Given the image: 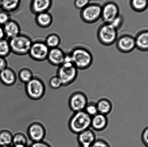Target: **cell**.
Listing matches in <instances>:
<instances>
[{
	"label": "cell",
	"instance_id": "cell-18",
	"mask_svg": "<svg viewBox=\"0 0 148 147\" xmlns=\"http://www.w3.org/2000/svg\"><path fill=\"white\" fill-rule=\"evenodd\" d=\"M108 125V119L105 115L98 113L91 117V127L94 130L101 131L105 129Z\"/></svg>",
	"mask_w": 148,
	"mask_h": 147
},
{
	"label": "cell",
	"instance_id": "cell-9",
	"mask_svg": "<svg viewBox=\"0 0 148 147\" xmlns=\"http://www.w3.org/2000/svg\"><path fill=\"white\" fill-rule=\"evenodd\" d=\"M119 15V8L114 1H108L101 6V18L104 23H111Z\"/></svg>",
	"mask_w": 148,
	"mask_h": 147
},
{
	"label": "cell",
	"instance_id": "cell-39",
	"mask_svg": "<svg viewBox=\"0 0 148 147\" xmlns=\"http://www.w3.org/2000/svg\"><path fill=\"white\" fill-rule=\"evenodd\" d=\"M2 7V0H0V9Z\"/></svg>",
	"mask_w": 148,
	"mask_h": 147
},
{
	"label": "cell",
	"instance_id": "cell-27",
	"mask_svg": "<svg viewBox=\"0 0 148 147\" xmlns=\"http://www.w3.org/2000/svg\"><path fill=\"white\" fill-rule=\"evenodd\" d=\"M18 77L20 81L26 84L31 80L34 76L31 70L27 68H24L19 72Z\"/></svg>",
	"mask_w": 148,
	"mask_h": 147
},
{
	"label": "cell",
	"instance_id": "cell-25",
	"mask_svg": "<svg viewBox=\"0 0 148 147\" xmlns=\"http://www.w3.org/2000/svg\"><path fill=\"white\" fill-rule=\"evenodd\" d=\"M130 5L134 11L143 12L147 8L148 0H130Z\"/></svg>",
	"mask_w": 148,
	"mask_h": 147
},
{
	"label": "cell",
	"instance_id": "cell-17",
	"mask_svg": "<svg viewBox=\"0 0 148 147\" xmlns=\"http://www.w3.org/2000/svg\"><path fill=\"white\" fill-rule=\"evenodd\" d=\"M5 33V38L10 39L20 35L21 28L19 24L16 21L10 20L3 26Z\"/></svg>",
	"mask_w": 148,
	"mask_h": 147
},
{
	"label": "cell",
	"instance_id": "cell-13",
	"mask_svg": "<svg viewBox=\"0 0 148 147\" xmlns=\"http://www.w3.org/2000/svg\"><path fill=\"white\" fill-rule=\"evenodd\" d=\"M66 55L64 51L59 47L50 49L47 60L51 64L59 67L64 62Z\"/></svg>",
	"mask_w": 148,
	"mask_h": 147
},
{
	"label": "cell",
	"instance_id": "cell-29",
	"mask_svg": "<svg viewBox=\"0 0 148 147\" xmlns=\"http://www.w3.org/2000/svg\"><path fill=\"white\" fill-rule=\"evenodd\" d=\"M84 111L91 117L98 113L96 104H88Z\"/></svg>",
	"mask_w": 148,
	"mask_h": 147
},
{
	"label": "cell",
	"instance_id": "cell-11",
	"mask_svg": "<svg viewBox=\"0 0 148 147\" xmlns=\"http://www.w3.org/2000/svg\"><path fill=\"white\" fill-rule=\"evenodd\" d=\"M27 134L29 138L33 142H41L45 137L46 129L41 123L34 122L28 127Z\"/></svg>",
	"mask_w": 148,
	"mask_h": 147
},
{
	"label": "cell",
	"instance_id": "cell-10",
	"mask_svg": "<svg viewBox=\"0 0 148 147\" xmlns=\"http://www.w3.org/2000/svg\"><path fill=\"white\" fill-rule=\"evenodd\" d=\"M88 104L86 96L82 92H75L71 96L69 99V107L74 112L84 110Z\"/></svg>",
	"mask_w": 148,
	"mask_h": 147
},
{
	"label": "cell",
	"instance_id": "cell-30",
	"mask_svg": "<svg viewBox=\"0 0 148 147\" xmlns=\"http://www.w3.org/2000/svg\"><path fill=\"white\" fill-rule=\"evenodd\" d=\"M49 85L50 87L53 89H59L63 86L60 79L57 76L51 78L49 81Z\"/></svg>",
	"mask_w": 148,
	"mask_h": 147
},
{
	"label": "cell",
	"instance_id": "cell-35",
	"mask_svg": "<svg viewBox=\"0 0 148 147\" xmlns=\"http://www.w3.org/2000/svg\"><path fill=\"white\" fill-rule=\"evenodd\" d=\"M142 140L146 147L148 146V128L146 127L143 130L142 135Z\"/></svg>",
	"mask_w": 148,
	"mask_h": 147
},
{
	"label": "cell",
	"instance_id": "cell-24",
	"mask_svg": "<svg viewBox=\"0 0 148 147\" xmlns=\"http://www.w3.org/2000/svg\"><path fill=\"white\" fill-rule=\"evenodd\" d=\"M13 136L10 131L3 130L0 132V146H11Z\"/></svg>",
	"mask_w": 148,
	"mask_h": 147
},
{
	"label": "cell",
	"instance_id": "cell-32",
	"mask_svg": "<svg viewBox=\"0 0 148 147\" xmlns=\"http://www.w3.org/2000/svg\"><path fill=\"white\" fill-rule=\"evenodd\" d=\"M123 21H124L123 17L120 14L110 24H111L116 29L118 30L122 25Z\"/></svg>",
	"mask_w": 148,
	"mask_h": 147
},
{
	"label": "cell",
	"instance_id": "cell-40",
	"mask_svg": "<svg viewBox=\"0 0 148 147\" xmlns=\"http://www.w3.org/2000/svg\"><path fill=\"white\" fill-rule=\"evenodd\" d=\"M0 147H13L12 146H0Z\"/></svg>",
	"mask_w": 148,
	"mask_h": 147
},
{
	"label": "cell",
	"instance_id": "cell-31",
	"mask_svg": "<svg viewBox=\"0 0 148 147\" xmlns=\"http://www.w3.org/2000/svg\"><path fill=\"white\" fill-rule=\"evenodd\" d=\"M11 19L10 13L3 10L0 11V25L3 26Z\"/></svg>",
	"mask_w": 148,
	"mask_h": 147
},
{
	"label": "cell",
	"instance_id": "cell-8",
	"mask_svg": "<svg viewBox=\"0 0 148 147\" xmlns=\"http://www.w3.org/2000/svg\"><path fill=\"white\" fill-rule=\"evenodd\" d=\"M50 49L45 42L37 41L33 42L28 54L33 60L42 62L47 60Z\"/></svg>",
	"mask_w": 148,
	"mask_h": 147
},
{
	"label": "cell",
	"instance_id": "cell-5",
	"mask_svg": "<svg viewBox=\"0 0 148 147\" xmlns=\"http://www.w3.org/2000/svg\"><path fill=\"white\" fill-rule=\"evenodd\" d=\"M117 30L110 23H104L98 29L97 37L100 42L106 46L112 45L117 38Z\"/></svg>",
	"mask_w": 148,
	"mask_h": 147
},
{
	"label": "cell",
	"instance_id": "cell-23",
	"mask_svg": "<svg viewBox=\"0 0 148 147\" xmlns=\"http://www.w3.org/2000/svg\"><path fill=\"white\" fill-rule=\"evenodd\" d=\"M27 142L25 135L21 132H18L13 136L12 145L13 147H25L27 146Z\"/></svg>",
	"mask_w": 148,
	"mask_h": 147
},
{
	"label": "cell",
	"instance_id": "cell-12",
	"mask_svg": "<svg viewBox=\"0 0 148 147\" xmlns=\"http://www.w3.org/2000/svg\"><path fill=\"white\" fill-rule=\"evenodd\" d=\"M117 48L124 53L131 52L136 48L135 38L130 35H123L120 36L116 41Z\"/></svg>",
	"mask_w": 148,
	"mask_h": 147
},
{
	"label": "cell",
	"instance_id": "cell-28",
	"mask_svg": "<svg viewBox=\"0 0 148 147\" xmlns=\"http://www.w3.org/2000/svg\"><path fill=\"white\" fill-rule=\"evenodd\" d=\"M11 53L9 40L6 38L0 40V57L5 58Z\"/></svg>",
	"mask_w": 148,
	"mask_h": 147
},
{
	"label": "cell",
	"instance_id": "cell-1",
	"mask_svg": "<svg viewBox=\"0 0 148 147\" xmlns=\"http://www.w3.org/2000/svg\"><path fill=\"white\" fill-rule=\"evenodd\" d=\"M71 62L78 69L84 70L90 67L93 61L92 53L85 47H75L69 54Z\"/></svg>",
	"mask_w": 148,
	"mask_h": 147
},
{
	"label": "cell",
	"instance_id": "cell-15",
	"mask_svg": "<svg viewBox=\"0 0 148 147\" xmlns=\"http://www.w3.org/2000/svg\"><path fill=\"white\" fill-rule=\"evenodd\" d=\"M52 4V0H32L30 10L33 14L36 15L48 12L51 7Z\"/></svg>",
	"mask_w": 148,
	"mask_h": 147
},
{
	"label": "cell",
	"instance_id": "cell-38",
	"mask_svg": "<svg viewBox=\"0 0 148 147\" xmlns=\"http://www.w3.org/2000/svg\"><path fill=\"white\" fill-rule=\"evenodd\" d=\"M5 38L3 27V26L0 25V40Z\"/></svg>",
	"mask_w": 148,
	"mask_h": 147
},
{
	"label": "cell",
	"instance_id": "cell-19",
	"mask_svg": "<svg viewBox=\"0 0 148 147\" xmlns=\"http://www.w3.org/2000/svg\"><path fill=\"white\" fill-rule=\"evenodd\" d=\"M135 38L136 47L141 51L148 50V32L147 30L140 31Z\"/></svg>",
	"mask_w": 148,
	"mask_h": 147
},
{
	"label": "cell",
	"instance_id": "cell-37",
	"mask_svg": "<svg viewBox=\"0 0 148 147\" xmlns=\"http://www.w3.org/2000/svg\"><path fill=\"white\" fill-rule=\"evenodd\" d=\"M8 63L5 58L0 57V72L7 67Z\"/></svg>",
	"mask_w": 148,
	"mask_h": 147
},
{
	"label": "cell",
	"instance_id": "cell-36",
	"mask_svg": "<svg viewBox=\"0 0 148 147\" xmlns=\"http://www.w3.org/2000/svg\"><path fill=\"white\" fill-rule=\"evenodd\" d=\"M30 147H51L46 142H33Z\"/></svg>",
	"mask_w": 148,
	"mask_h": 147
},
{
	"label": "cell",
	"instance_id": "cell-16",
	"mask_svg": "<svg viewBox=\"0 0 148 147\" xmlns=\"http://www.w3.org/2000/svg\"><path fill=\"white\" fill-rule=\"evenodd\" d=\"M17 80L15 72L8 67L0 72V81L7 86H11L15 84Z\"/></svg>",
	"mask_w": 148,
	"mask_h": 147
},
{
	"label": "cell",
	"instance_id": "cell-4",
	"mask_svg": "<svg viewBox=\"0 0 148 147\" xmlns=\"http://www.w3.org/2000/svg\"><path fill=\"white\" fill-rule=\"evenodd\" d=\"M77 75L78 69L71 62H64L58 69L57 76L63 86H67L73 83Z\"/></svg>",
	"mask_w": 148,
	"mask_h": 147
},
{
	"label": "cell",
	"instance_id": "cell-14",
	"mask_svg": "<svg viewBox=\"0 0 148 147\" xmlns=\"http://www.w3.org/2000/svg\"><path fill=\"white\" fill-rule=\"evenodd\" d=\"M96 140L95 134L90 129L78 134V141L80 147H91Z\"/></svg>",
	"mask_w": 148,
	"mask_h": 147
},
{
	"label": "cell",
	"instance_id": "cell-22",
	"mask_svg": "<svg viewBox=\"0 0 148 147\" xmlns=\"http://www.w3.org/2000/svg\"><path fill=\"white\" fill-rule=\"evenodd\" d=\"M20 0H2L3 10L10 13L16 11L20 5Z\"/></svg>",
	"mask_w": 148,
	"mask_h": 147
},
{
	"label": "cell",
	"instance_id": "cell-6",
	"mask_svg": "<svg viewBox=\"0 0 148 147\" xmlns=\"http://www.w3.org/2000/svg\"><path fill=\"white\" fill-rule=\"evenodd\" d=\"M25 84L26 93L32 100H39L44 96L46 91L45 86L40 79L34 77Z\"/></svg>",
	"mask_w": 148,
	"mask_h": 147
},
{
	"label": "cell",
	"instance_id": "cell-21",
	"mask_svg": "<svg viewBox=\"0 0 148 147\" xmlns=\"http://www.w3.org/2000/svg\"><path fill=\"white\" fill-rule=\"evenodd\" d=\"M98 113L106 116L111 112L112 109L111 102L108 99H101L96 104Z\"/></svg>",
	"mask_w": 148,
	"mask_h": 147
},
{
	"label": "cell",
	"instance_id": "cell-42",
	"mask_svg": "<svg viewBox=\"0 0 148 147\" xmlns=\"http://www.w3.org/2000/svg\"><path fill=\"white\" fill-rule=\"evenodd\" d=\"M28 147V146H27V147Z\"/></svg>",
	"mask_w": 148,
	"mask_h": 147
},
{
	"label": "cell",
	"instance_id": "cell-20",
	"mask_svg": "<svg viewBox=\"0 0 148 147\" xmlns=\"http://www.w3.org/2000/svg\"><path fill=\"white\" fill-rule=\"evenodd\" d=\"M36 15V24L42 28H47L53 23V16L48 12L40 13Z\"/></svg>",
	"mask_w": 148,
	"mask_h": 147
},
{
	"label": "cell",
	"instance_id": "cell-3",
	"mask_svg": "<svg viewBox=\"0 0 148 147\" xmlns=\"http://www.w3.org/2000/svg\"><path fill=\"white\" fill-rule=\"evenodd\" d=\"M8 40L11 52L20 56L28 54L33 43L29 37L20 34Z\"/></svg>",
	"mask_w": 148,
	"mask_h": 147
},
{
	"label": "cell",
	"instance_id": "cell-33",
	"mask_svg": "<svg viewBox=\"0 0 148 147\" xmlns=\"http://www.w3.org/2000/svg\"><path fill=\"white\" fill-rule=\"evenodd\" d=\"M90 0H75V5L76 8L82 9L88 4Z\"/></svg>",
	"mask_w": 148,
	"mask_h": 147
},
{
	"label": "cell",
	"instance_id": "cell-2",
	"mask_svg": "<svg viewBox=\"0 0 148 147\" xmlns=\"http://www.w3.org/2000/svg\"><path fill=\"white\" fill-rule=\"evenodd\" d=\"M91 117L85 111L75 112L69 119V126L73 133L78 134L89 129Z\"/></svg>",
	"mask_w": 148,
	"mask_h": 147
},
{
	"label": "cell",
	"instance_id": "cell-26",
	"mask_svg": "<svg viewBox=\"0 0 148 147\" xmlns=\"http://www.w3.org/2000/svg\"><path fill=\"white\" fill-rule=\"evenodd\" d=\"M61 41V40L58 35L56 34H52L49 35L46 37L45 41L44 42L47 47L50 49L59 47Z\"/></svg>",
	"mask_w": 148,
	"mask_h": 147
},
{
	"label": "cell",
	"instance_id": "cell-41",
	"mask_svg": "<svg viewBox=\"0 0 148 147\" xmlns=\"http://www.w3.org/2000/svg\"><path fill=\"white\" fill-rule=\"evenodd\" d=\"M91 1V0H90ZM94 1H97V0H94Z\"/></svg>",
	"mask_w": 148,
	"mask_h": 147
},
{
	"label": "cell",
	"instance_id": "cell-7",
	"mask_svg": "<svg viewBox=\"0 0 148 147\" xmlns=\"http://www.w3.org/2000/svg\"><path fill=\"white\" fill-rule=\"evenodd\" d=\"M101 6L98 4H89L81 9L80 16L84 22L92 24L101 18Z\"/></svg>",
	"mask_w": 148,
	"mask_h": 147
},
{
	"label": "cell",
	"instance_id": "cell-34",
	"mask_svg": "<svg viewBox=\"0 0 148 147\" xmlns=\"http://www.w3.org/2000/svg\"><path fill=\"white\" fill-rule=\"evenodd\" d=\"M91 147H110L105 141L102 140H96Z\"/></svg>",
	"mask_w": 148,
	"mask_h": 147
}]
</instances>
